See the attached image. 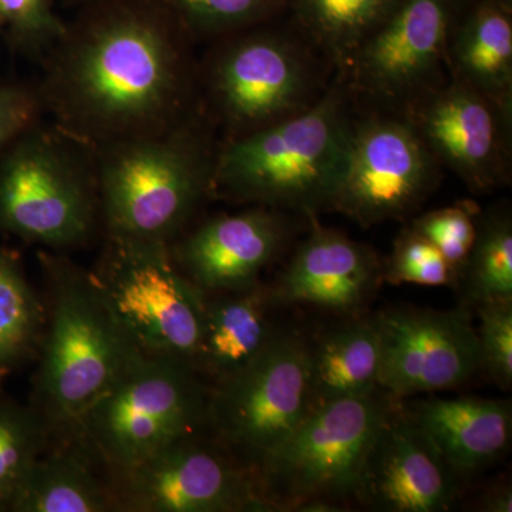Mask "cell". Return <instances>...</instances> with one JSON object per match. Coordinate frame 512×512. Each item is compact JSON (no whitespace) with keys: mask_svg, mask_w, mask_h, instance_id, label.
<instances>
[{"mask_svg":"<svg viewBox=\"0 0 512 512\" xmlns=\"http://www.w3.org/2000/svg\"><path fill=\"white\" fill-rule=\"evenodd\" d=\"M49 57L57 128L96 151L184 119L183 29L156 0H89Z\"/></svg>","mask_w":512,"mask_h":512,"instance_id":"obj_1","label":"cell"},{"mask_svg":"<svg viewBox=\"0 0 512 512\" xmlns=\"http://www.w3.org/2000/svg\"><path fill=\"white\" fill-rule=\"evenodd\" d=\"M46 325L36 359L33 403L53 440H74L87 412L141 353L111 311L93 272L40 252Z\"/></svg>","mask_w":512,"mask_h":512,"instance_id":"obj_2","label":"cell"},{"mask_svg":"<svg viewBox=\"0 0 512 512\" xmlns=\"http://www.w3.org/2000/svg\"><path fill=\"white\" fill-rule=\"evenodd\" d=\"M350 130L342 94L255 128L215 158L211 194L306 215L330 210Z\"/></svg>","mask_w":512,"mask_h":512,"instance_id":"obj_3","label":"cell"},{"mask_svg":"<svg viewBox=\"0 0 512 512\" xmlns=\"http://www.w3.org/2000/svg\"><path fill=\"white\" fill-rule=\"evenodd\" d=\"M96 151L107 237L171 244L211 194L215 158L184 119Z\"/></svg>","mask_w":512,"mask_h":512,"instance_id":"obj_4","label":"cell"},{"mask_svg":"<svg viewBox=\"0 0 512 512\" xmlns=\"http://www.w3.org/2000/svg\"><path fill=\"white\" fill-rule=\"evenodd\" d=\"M208 386L190 363L138 353L97 400L74 440L107 476L207 429Z\"/></svg>","mask_w":512,"mask_h":512,"instance_id":"obj_5","label":"cell"},{"mask_svg":"<svg viewBox=\"0 0 512 512\" xmlns=\"http://www.w3.org/2000/svg\"><path fill=\"white\" fill-rule=\"evenodd\" d=\"M394 397L383 389L315 407L256 470L269 511H339L353 500Z\"/></svg>","mask_w":512,"mask_h":512,"instance_id":"obj_6","label":"cell"},{"mask_svg":"<svg viewBox=\"0 0 512 512\" xmlns=\"http://www.w3.org/2000/svg\"><path fill=\"white\" fill-rule=\"evenodd\" d=\"M83 148L59 128L50 133L33 126L3 151L0 232L52 249L83 244L92 235L99 190L96 165Z\"/></svg>","mask_w":512,"mask_h":512,"instance_id":"obj_7","label":"cell"},{"mask_svg":"<svg viewBox=\"0 0 512 512\" xmlns=\"http://www.w3.org/2000/svg\"><path fill=\"white\" fill-rule=\"evenodd\" d=\"M94 278L141 353L194 362L207 293L174 264L170 244L107 237Z\"/></svg>","mask_w":512,"mask_h":512,"instance_id":"obj_8","label":"cell"},{"mask_svg":"<svg viewBox=\"0 0 512 512\" xmlns=\"http://www.w3.org/2000/svg\"><path fill=\"white\" fill-rule=\"evenodd\" d=\"M312 410L308 340L282 329L254 362L208 386L207 429L252 474Z\"/></svg>","mask_w":512,"mask_h":512,"instance_id":"obj_9","label":"cell"},{"mask_svg":"<svg viewBox=\"0 0 512 512\" xmlns=\"http://www.w3.org/2000/svg\"><path fill=\"white\" fill-rule=\"evenodd\" d=\"M109 480L116 511H269L254 474L202 433L174 441Z\"/></svg>","mask_w":512,"mask_h":512,"instance_id":"obj_10","label":"cell"},{"mask_svg":"<svg viewBox=\"0 0 512 512\" xmlns=\"http://www.w3.org/2000/svg\"><path fill=\"white\" fill-rule=\"evenodd\" d=\"M437 163L407 120L352 127L330 210L363 227L406 220L436 188Z\"/></svg>","mask_w":512,"mask_h":512,"instance_id":"obj_11","label":"cell"},{"mask_svg":"<svg viewBox=\"0 0 512 512\" xmlns=\"http://www.w3.org/2000/svg\"><path fill=\"white\" fill-rule=\"evenodd\" d=\"M382 339L379 387L394 399L453 390L480 370L473 309L390 306L375 315Z\"/></svg>","mask_w":512,"mask_h":512,"instance_id":"obj_12","label":"cell"},{"mask_svg":"<svg viewBox=\"0 0 512 512\" xmlns=\"http://www.w3.org/2000/svg\"><path fill=\"white\" fill-rule=\"evenodd\" d=\"M407 121L471 191L484 194L507 181L511 121L470 87L454 80L423 90L412 97Z\"/></svg>","mask_w":512,"mask_h":512,"instance_id":"obj_13","label":"cell"},{"mask_svg":"<svg viewBox=\"0 0 512 512\" xmlns=\"http://www.w3.org/2000/svg\"><path fill=\"white\" fill-rule=\"evenodd\" d=\"M460 481L430 437L394 399L353 500L373 511L443 512L456 503Z\"/></svg>","mask_w":512,"mask_h":512,"instance_id":"obj_14","label":"cell"},{"mask_svg":"<svg viewBox=\"0 0 512 512\" xmlns=\"http://www.w3.org/2000/svg\"><path fill=\"white\" fill-rule=\"evenodd\" d=\"M306 86L301 57L278 36L237 40L212 67V96L225 119L244 133L301 110Z\"/></svg>","mask_w":512,"mask_h":512,"instance_id":"obj_15","label":"cell"},{"mask_svg":"<svg viewBox=\"0 0 512 512\" xmlns=\"http://www.w3.org/2000/svg\"><path fill=\"white\" fill-rule=\"evenodd\" d=\"M447 32L448 0H400L350 64L357 83L387 99L433 87L447 57Z\"/></svg>","mask_w":512,"mask_h":512,"instance_id":"obj_16","label":"cell"},{"mask_svg":"<svg viewBox=\"0 0 512 512\" xmlns=\"http://www.w3.org/2000/svg\"><path fill=\"white\" fill-rule=\"evenodd\" d=\"M288 239V227L272 208L255 205L205 222L171 247L174 264L202 292L247 288L259 282Z\"/></svg>","mask_w":512,"mask_h":512,"instance_id":"obj_17","label":"cell"},{"mask_svg":"<svg viewBox=\"0 0 512 512\" xmlns=\"http://www.w3.org/2000/svg\"><path fill=\"white\" fill-rule=\"evenodd\" d=\"M311 232L271 286L279 305H311L342 316L359 315L383 282V264L367 245L308 215Z\"/></svg>","mask_w":512,"mask_h":512,"instance_id":"obj_18","label":"cell"},{"mask_svg":"<svg viewBox=\"0 0 512 512\" xmlns=\"http://www.w3.org/2000/svg\"><path fill=\"white\" fill-rule=\"evenodd\" d=\"M404 413L420 427L458 477L493 466L507 454L512 436L510 400L484 397L400 400Z\"/></svg>","mask_w":512,"mask_h":512,"instance_id":"obj_19","label":"cell"},{"mask_svg":"<svg viewBox=\"0 0 512 512\" xmlns=\"http://www.w3.org/2000/svg\"><path fill=\"white\" fill-rule=\"evenodd\" d=\"M271 286L256 282L247 288L207 293L200 346L192 367L212 384L237 375L281 333L279 308Z\"/></svg>","mask_w":512,"mask_h":512,"instance_id":"obj_20","label":"cell"},{"mask_svg":"<svg viewBox=\"0 0 512 512\" xmlns=\"http://www.w3.org/2000/svg\"><path fill=\"white\" fill-rule=\"evenodd\" d=\"M308 362L312 409L380 389L382 339L375 315L346 316L320 333L308 342Z\"/></svg>","mask_w":512,"mask_h":512,"instance_id":"obj_21","label":"cell"},{"mask_svg":"<svg viewBox=\"0 0 512 512\" xmlns=\"http://www.w3.org/2000/svg\"><path fill=\"white\" fill-rule=\"evenodd\" d=\"M116 511L109 476L79 443L53 440L20 485L9 512Z\"/></svg>","mask_w":512,"mask_h":512,"instance_id":"obj_22","label":"cell"},{"mask_svg":"<svg viewBox=\"0 0 512 512\" xmlns=\"http://www.w3.org/2000/svg\"><path fill=\"white\" fill-rule=\"evenodd\" d=\"M454 80L480 93L512 120L511 10L485 0L447 50Z\"/></svg>","mask_w":512,"mask_h":512,"instance_id":"obj_23","label":"cell"},{"mask_svg":"<svg viewBox=\"0 0 512 512\" xmlns=\"http://www.w3.org/2000/svg\"><path fill=\"white\" fill-rule=\"evenodd\" d=\"M45 325V303L26 278L18 252L0 249V384L36 359Z\"/></svg>","mask_w":512,"mask_h":512,"instance_id":"obj_24","label":"cell"},{"mask_svg":"<svg viewBox=\"0 0 512 512\" xmlns=\"http://www.w3.org/2000/svg\"><path fill=\"white\" fill-rule=\"evenodd\" d=\"M400 0H296L302 28L335 62L352 64Z\"/></svg>","mask_w":512,"mask_h":512,"instance_id":"obj_25","label":"cell"},{"mask_svg":"<svg viewBox=\"0 0 512 512\" xmlns=\"http://www.w3.org/2000/svg\"><path fill=\"white\" fill-rule=\"evenodd\" d=\"M461 305L512 301V221L500 211L477 221V235L458 275Z\"/></svg>","mask_w":512,"mask_h":512,"instance_id":"obj_26","label":"cell"},{"mask_svg":"<svg viewBox=\"0 0 512 512\" xmlns=\"http://www.w3.org/2000/svg\"><path fill=\"white\" fill-rule=\"evenodd\" d=\"M46 421L0 389V511H10L30 467L52 444Z\"/></svg>","mask_w":512,"mask_h":512,"instance_id":"obj_27","label":"cell"},{"mask_svg":"<svg viewBox=\"0 0 512 512\" xmlns=\"http://www.w3.org/2000/svg\"><path fill=\"white\" fill-rule=\"evenodd\" d=\"M183 32L215 35L264 18L278 0H156Z\"/></svg>","mask_w":512,"mask_h":512,"instance_id":"obj_28","label":"cell"},{"mask_svg":"<svg viewBox=\"0 0 512 512\" xmlns=\"http://www.w3.org/2000/svg\"><path fill=\"white\" fill-rule=\"evenodd\" d=\"M383 281L389 284L447 286L457 289V274L443 254L412 228L396 238L392 255L383 265Z\"/></svg>","mask_w":512,"mask_h":512,"instance_id":"obj_29","label":"cell"},{"mask_svg":"<svg viewBox=\"0 0 512 512\" xmlns=\"http://www.w3.org/2000/svg\"><path fill=\"white\" fill-rule=\"evenodd\" d=\"M477 215L476 205L463 202L426 212L414 218L410 228L439 249L458 278L476 239Z\"/></svg>","mask_w":512,"mask_h":512,"instance_id":"obj_30","label":"cell"},{"mask_svg":"<svg viewBox=\"0 0 512 512\" xmlns=\"http://www.w3.org/2000/svg\"><path fill=\"white\" fill-rule=\"evenodd\" d=\"M480 370L503 390L512 386V301L477 306Z\"/></svg>","mask_w":512,"mask_h":512,"instance_id":"obj_31","label":"cell"},{"mask_svg":"<svg viewBox=\"0 0 512 512\" xmlns=\"http://www.w3.org/2000/svg\"><path fill=\"white\" fill-rule=\"evenodd\" d=\"M0 26L16 46L35 52L52 49L67 30L53 0H0Z\"/></svg>","mask_w":512,"mask_h":512,"instance_id":"obj_32","label":"cell"},{"mask_svg":"<svg viewBox=\"0 0 512 512\" xmlns=\"http://www.w3.org/2000/svg\"><path fill=\"white\" fill-rule=\"evenodd\" d=\"M40 94L19 84L0 83V154L26 130L35 126Z\"/></svg>","mask_w":512,"mask_h":512,"instance_id":"obj_33","label":"cell"},{"mask_svg":"<svg viewBox=\"0 0 512 512\" xmlns=\"http://www.w3.org/2000/svg\"><path fill=\"white\" fill-rule=\"evenodd\" d=\"M480 510L485 512H511L512 490L507 481L488 487L480 498Z\"/></svg>","mask_w":512,"mask_h":512,"instance_id":"obj_34","label":"cell"},{"mask_svg":"<svg viewBox=\"0 0 512 512\" xmlns=\"http://www.w3.org/2000/svg\"><path fill=\"white\" fill-rule=\"evenodd\" d=\"M490 2L497 3V5L503 6V8L511 10L512 0H490Z\"/></svg>","mask_w":512,"mask_h":512,"instance_id":"obj_35","label":"cell"},{"mask_svg":"<svg viewBox=\"0 0 512 512\" xmlns=\"http://www.w3.org/2000/svg\"><path fill=\"white\" fill-rule=\"evenodd\" d=\"M0 30H2V26H0Z\"/></svg>","mask_w":512,"mask_h":512,"instance_id":"obj_36","label":"cell"}]
</instances>
